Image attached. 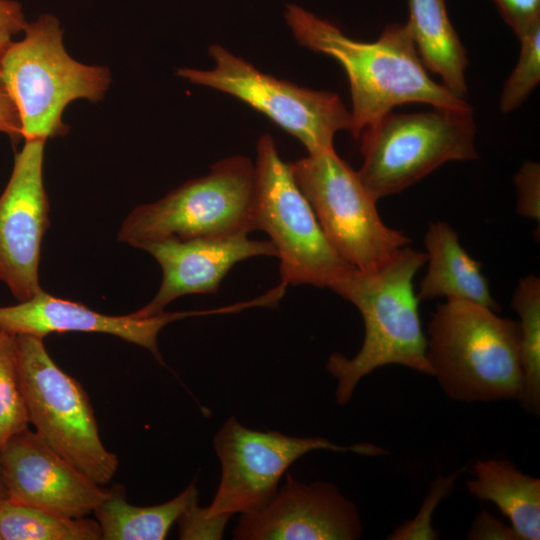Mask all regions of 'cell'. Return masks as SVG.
Masks as SVG:
<instances>
[{"mask_svg": "<svg viewBox=\"0 0 540 540\" xmlns=\"http://www.w3.org/2000/svg\"><path fill=\"white\" fill-rule=\"evenodd\" d=\"M285 19L301 46L332 57L346 72L352 101L350 132L356 140L398 105L471 107L429 76L406 24H390L377 40L362 42L298 5L286 6Z\"/></svg>", "mask_w": 540, "mask_h": 540, "instance_id": "6da1fadb", "label": "cell"}, {"mask_svg": "<svg viewBox=\"0 0 540 540\" xmlns=\"http://www.w3.org/2000/svg\"><path fill=\"white\" fill-rule=\"evenodd\" d=\"M426 261V253L408 245L377 268H350L328 287L358 309L365 327L363 344L355 356L334 352L327 360L326 369L337 381L339 405L350 401L365 376L386 365L432 376L420 301L413 286L414 276Z\"/></svg>", "mask_w": 540, "mask_h": 540, "instance_id": "7a4b0ae2", "label": "cell"}, {"mask_svg": "<svg viewBox=\"0 0 540 540\" xmlns=\"http://www.w3.org/2000/svg\"><path fill=\"white\" fill-rule=\"evenodd\" d=\"M475 303L437 305L427 327V359L454 401H520L524 389L519 323Z\"/></svg>", "mask_w": 540, "mask_h": 540, "instance_id": "3957f363", "label": "cell"}, {"mask_svg": "<svg viewBox=\"0 0 540 540\" xmlns=\"http://www.w3.org/2000/svg\"><path fill=\"white\" fill-rule=\"evenodd\" d=\"M221 478L213 501L196 504L179 520L180 539H220L236 513L263 508L276 495L278 483L299 458L314 450L381 456L389 452L371 443L340 446L322 437H293L277 431H258L229 417L214 437Z\"/></svg>", "mask_w": 540, "mask_h": 540, "instance_id": "277c9868", "label": "cell"}, {"mask_svg": "<svg viewBox=\"0 0 540 540\" xmlns=\"http://www.w3.org/2000/svg\"><path fill=\"white\" fill-rule=\"evenodd\" d=\"M24 37L12 42L0 64V82L17 110L25 140L64 135L66 106L77 99L101 100L110 82L109 70L73 59L63 45L59 20L42 14L27 23Z\"/></svg>", "mask_w": 540, "mask_h": 540, "instance_id": "5b68a950", "label": "cell"}, {"mask_svg": "<svg viewBox=\"0 0 540 540\" xmlns=\"http://www.w3.org/2000/svg\"><path fill=\"white\" fill-rule=\"evenodd\" d=\"M432 108L391 111L360 134L363 162L357 174L376 200L405 190L446 162L477 159L472 108Z\"/></svg>", "mask_w": 540, "mask_h": 540, "instance_id": "8992f818", "label": "cell"}, {"mask_svg": "<svg viewBox=\"0 0 540 540\" xmlns=\"http://www.w3.org/2000/svg\"><path fill=\"white\" fill-rule=\"evenodd\" d=\"M255 165L244 156L224 158L210 172L185 182L158 201L136 207L118 239L133 247L175 238L221 237L256 230Z\"/></svg>", "mask_w": 540, "mask_h": 540, "instance_id": "52a82bcc", "label": "cell"}, {"mask_svg": "<svg viewBox=\"0 0 540 540\" xmlns=\"http://www.w3.org/2000/svg\"><path fill=\"white\" fill-rule=\"evenodd\" d=\"M18 369L29 424L69 463L100 485L119 461L102 443L89 397L48 354L43 338L15 335Z\"/></svg>", "mask_w": 540, "mask_h": 540, "instance_id": "ba28073f", "label": "cell"}, {"mask_svg": "<svg viewBox=\"0 0 540 540\" xmlns=\"http://www.w3.org/2000/svg\"><path fill=\"white\" fill-rule=\"evenodd\" d=\"M254 221L265 231L280 260L281 282L328 288L352 267L333 248L273 138L257 144Z\"/></svg>", "mask_w": 540, "mask_h": 540, "instance_id": "9c48e42d", "label": "cell"}, {"mask_svg": "<svg viewBox=\"0 0 540 540\" xmlns=\"http://www.w3.org/2000/svg\"><path fill=\"white\" fill-rule=\"evenodd\" d=\"M290 169L328 241L352 267L377 268L411 243L383 222L377 200L335 149L308 153Z\"/></svg>", "mask_w": 540, "mask_h": 540, "instance_id": "30bf717a", "label": "cell"}, {"mask_svg": "<svg viewBox=\"0 0 540 540\" xmlns=\"http://www.w3.org/2000/svg\"><path fill=\"white\" fill-rule=\"evenodd\" d=\"M208 52L213 69L179 68L177 75L239 99L296 137L309 154L334 149L335 134L350 131L351 113L336 93L277 79L218 44Z\"/></svg>", "mask_w": 540, "mask_h": 540, "instance_id": "8fae6325", "label": "cell"}, {"mask_svg": "<svg viewBox=\"0 0 540 540\" xmlns=\"http://www.w3.org/2000/svg\"><path fill=\"white\" fill-rule=\"evenodd\" d=\"M44 140H25L0 196V280L23 302L42 291L39 261L49 227L43 183Z\"/></svg>", "mask_w": 540, "mask_h": 540, "instance_id": "7c38bea8", "label": "cell"}, {"mask_svg": "<svg viewBox=\"0 0 540 540\" xmlns=\"http://www.w3.org/2000/svg\"><path fill=\"white\" fill-rule=\"evenodd\" d=\"M0 467L9 500L65 517H86L110 492L28 427L1 448Z\"/></svg>", "mask_w": 540, "mask_h": 540, "instance_id": "4fadbf2b", "label": "cell"}, {"mask_svg": "<svg viewBox=\"0 0 540 540\" xmlns=\"http://www.w3.org/2000/svg\"><path fill=\"white\" fill-rule=\"evenodd\" d=\"M363 525L353 502L332 483H302L291 474L263 508L241 514L238 540H355Z\"/></svg>", "mask_w": 540, "mask_h": 540, "instance_id": "5bb4252c", "label": "cell"}, {"mask_svg": "<svg viewBox=\"0 0 540 540\" xmlns=\"http://www.w3.org/2000/svg\"><path fill=\"white\" fill-rule=\"evenodd\" d=\"M159 263L163 277L155 297L133 312L137 317L162 314L173 300L187 294H216L238 262L255 256H277L271 241L251 240L248 233L194 239H163L144 244Z\"/></svg>", "mask_w": 540, "mask_h": 540, "instance_id": "9a60e30c", "label": "cell"}, {"mask_svg": "<svg viewBox=\"0 0 540 540\" xmlns=\"http://www.w3.org/2000/svg\"><path fill=\"white\" fill-rule=\"evenodd\" d=\"M220 313V309L162 313L151 317L110 316L85 305L56 298L43 290L29 300L0 307V327L14 335L43 338L51 333L97 332L119 337L148 349L158 361L160 330L168 323L189 316Z\"/></svg>", "mask_w": 540, "mask_h": 540, "instance_id": "2e32d148", "label": "cell"}, {"mask_svg": "<svg viewBox=\"0 0 540 540\" xmlns=\"http://www.w3.org/2000/svg\"><path fill=\"white\" fill-rule=\"evenodd\" d=\"M427 271L419 284L417 298H446L485 306L500 312L482 265L462 247L456 231L444 221L431 222L424 236Z\"/></svg>", "mask_w": 540, "mask_h": 540, "instance_id": "e0dca14e", "label": "cell"}, {"mask_svg": "<svg viewBox=\"0 0 540 540\" xmlns=\"http://www.w3.org/2000/svg\"><path fill=\"white\" fill-rule=\"evenodd\" d=\"M466 482L469 493L490 501L510 521L520 540L540 539V479L506 459H479Z\"/></svg>", "mask_w": 540, "mask_h": 540, "instance_id": "ac0fdd59", "label": "cell"}, {"mask_svg": "<svg viewBox=\"0 0 540 540\" xmlns=\"http://www.w3.org/2000/svg\"><path fill=\"white\" fill-rule=\"evenodd\" d=\"M409 19L405 23L427 70L440 76L453 94H467V53L455 31L445 0H407Z\"/></svg>", "mask_w": 540, "mask_h": 540, "instance_id": "d6986e66", "label": "cell"}, {"mask_svg": "<svg viewBox=\"0 0 540 540\" xmlns=\"http://www.w3.org/2000/svg\"><path fill=\"white\" fill-rule=\"evenodd\" d=\"M197 501L195 481L173 499L153 506L130 504L124 488L115 485L94 514L103 540H163L172 525Z\"/></svg>", "mask_w": 540, "mask_h": 540, "instance_id": "ffe728a7", "label": "cell"}, {"mask_svg": "<svg viewBox=\"0 0 540 540\" xmlns=\"http://www.w3.org/2000/svg\"><path fill=\"white\" fill-rule=\"evenodd\" d=\"M1 540H100L97 520L71 518L4 499L0 501Z\"/></svg>", "mask_w": 540, "mask_h": 540, "instance_id": "44dd1931", "label": "cell"}, {"mask_svg": "<svg viewBox=\"0 0 540 540\" xmlns=\"http://www.w3.org/2000/svg\"><path fill=\"white\" fill-rule=\"evenodd\" d=\"M511 307L519 315L520 349L524 389L519 401L525 411L540 415V278H520L514 290Z\"/></svg>", "mask_w": 540, "mask_h": 540, "instance_id": "7402d4cb", "label": "cell"}, {"mask_svg": "<svg viewBox=\"0 0 540 540\" xmlns=\"http://www.w3.org/2000/svg\"><path fill=\"white\" fill-rule=\"evenodd\" d=\"M28 425L15 335L0 327V450Z\"/></svg>", "mask_w": 540, "mask_h": 540, "instance_id": "603a6c76", "label": "cell"}, {"mask_svg": "<svg viewBox=\"0 0 540 540\" xmlns=\"http://www.w3.org/2000/svg\"><path fill=\"white\" fill-rule=\"evenodd\" d=\"M520 52L500 96L501 112L516 110L540 81V22L518 37Z\"/></svg>", "mask_w": 540, "mask_h": 540, "instance_id": "cb8c5ba5", "label": "cell"}, {"mask_svg": "<svg viewBox=\"0 0 540 540\" xmlns=\"http://www.w3.org/2000/svg\"><path fill=\"white\" fill-rule=\"evenodd\" d=\"M463 469L457 470L448 476H438L432 483L431 488L423 501L418 514L411 520L406 521L396 528L387 539L390 540H435L439 538V532L432 526L433 513L453 487L454 482L462 473Z\"/></svg>", "mask_w": 540, "mask_h": 540, "instance_id": "d4e9b609", "label": "cell"}, {"mask_svg": "<svg viewBox=\"0 0 540 540\" xmlns=\"http://www.w3.org/2000/svg\"><path fill=\"white\" fill-rule=\"evenodd\" d=\"M517 193L516 212L521 217L540 222V165L525 161L514 175Z\"/></svg>", "mask_w": 540, "mask_h": 540, "instance_id": "484cf974", "label": "cell"}, {"mask_svg": "<svg viewBox=\"0 0 540 540\" xmlns=\"http://www.w3.org/2000/svg\"><path fill=\"white\" fill-rule=\"evenodd\" d=\"M517 38L540 22V0H493Z\"/></svg>", "mask_w": 540, "mask_h": 540, "instance_id": "4316f807", "label": "cell"}, {"mask_svg": "<svg viewBox=\"0 0 540 540\" xmlns=\"http://www.w3.org/2000/svg\"><path fill=\"white\" fill-rule=\"evenodd\" d=\"M470 540H520L511 526L496 519L485 510L474 518L467 534Z\"/></svg>", "mask_w": 540, "mask_h": 540, "instance_id": "83f0119b", "label": "cell"}, {"mask_svg": "<svg viewBox=\"0 0 540 540\" xmlns=\"http://www.w3.org/2000/svg\"><path fill=\"white\" fill-rule=\"evenodd\" d=\"M0 132L6 133L13 141L21 135V124L11 98L0 82Z\"/></svg>", "mask_w": 540, "mask_h": 540, "instance_id": "f1b7e54d", "label": "cell"}, {"mask_svg": "<svg viewBox=\"0 0 540 540\" xmlns=\"http://www.w3.org/2000/svg\"><path fill=\"white\" fill-rule=\"evenodd\" d=\"M26 25L20 3L13 0H0V32L12 36L23 31Z\"/></svg>", "mask_w": 540, "mask_h": 540, "instance_id": "f546056e", "label": "cell"}, {"mask_svg": "<svg viewBox=\"0 0 540 540\" xmlns=\"http://www.w3.org/2000/svg\"><path fill=\"white\" fill-rule=\"evenodd\" d=\"M10 43H11V35L4 32H0V64H1L2 56Z\"/></svg>", "mask_w": 540, "mask_h": 540, "instance_id": "4dcf8cb0", "label": "cell"}, {"mask_svg": "<svg viewBox=\"0 0 540 540\" xmlns=\"http://www.w3.org/2000/svg\"><path fill=\"white\" fill-rule=\"evenodd\" d=\"M7 498H8V494H7L6 486L3 480L2 471L0 467V501Z\"/></svg>", "mask_w": 540, "mask_h": 540, "instance_id": "1f68e13d", "label": "cell"}, {"mask_svg": "<svg viewBox=\"0 0 540 540\" xmlns=\"http://www.w3.org/2000/svg\"><path fill=\"white\" fill-rule=\"evenodd\" d=\"M0 540H1V537H0Z\"/></svg>", "mask_w": 540, "mask_h": 540, "instance_id": "d6a6232c", "label": "cell"}]
</instances>
